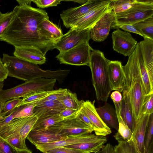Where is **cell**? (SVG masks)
<instances>
[{
	"instance_id": "26",
	"label": "cell",
	"mask_w": 153,
	"mask_h": 153,
	"mask_svg": "<svg viewBox=\"0 0 153 153\" xmlns=\"http://www.w3.org/2000/svg\"><path fill=\"white\" fill-rule=\"evenodd\" d=\"M38 28L43 31L48 37L56 41L63 35L61 28L54 24L49 19H45L38 25Z\"/></svg>"
},
{
	"instance_id": "56",
	"label": "cell",
	"mask_w": 153,
	"mask_h": 153,
	"mask_svg": "<svg viewBox=\"0 0 153 153\" xmlns=\"http://www.w3.org/2000/svg\"><path fill=\"white\" fill-rule=\"evenodd\" d=\"M0 153H2V152H1L0 151Z\"/></svg>"
},
{
	"instance_id": "47",
	"label": "cell",
	"mask_w": 153,
	"mask_h": 153,
	"mask_svg": "<svg viewBox=\"0 0 153 153\" xmlns=\"http://www.w3.org/2000/svg\"><path fill=\"white\" fill-rule=\"evenodd\" d=\"M77 116L85 124L92 128L94 131V127L89 119L82 112L80 109L77 115Z\"/></svg>"
},
{
	"instance_id": "33",
	"label": "cell",
	"mask_w": 153,
	"mask_h": 153,
	"mask_svg": "<svg viewBox=\"0 0 153 153\" xmlns=\"http://www.w3.org/2000/svg\"><path fill=\"white\" fill-rule=\"evenodd\" d=\"M55 91V90H53L52 91H39L32 93L23 98L17 107L25 105L33 104L51 94Z\"/></svg>"
},
{
	"instance_id": "29",
	"label": "cell",
	"mask_w": 153,
	"mask_h": 153,
	"mask_svg": "<svg viewBox=\"0 0 153 153\" xmlns=\"http://www.w3.org/2000/svg\"><path fill=\"white\" fill-rule=\"evenodd\" d=\"M133 26L143 37L153 39V16L136 23Z\"/></svg>"
},
{
	"instance_id": "43",
	"label": "cell",
	"mask_w": 153,
	"mask_h": 153,
	"mask_svg": "<svg viewBox=\"0 0 153 153\" xmlns=\"http://www.w3.org/2000/svg\"><path fill=\"white\" fill-rule=\"evenodd\" d=\"M44 153H89L74 149L65 147H58L48 150Z\"/></svg>"
},
{
	"instance_id": "37",
	"label": "cell",
	"mask_w": 153,
	"mask_h": 153,
	"mask_svg": "<svg viewBox=\"0 0 153 153\" xmlns=\"http://www.w3.org/2000/svg\"><path fill=\"white\" fill-rule=\"evenodd\" d=\"M67 88H60L55 91L51 94L40 100L33 104L35 106L46 101H54L59 100L66 92Z\"/></svg>"
},
{
	"instance_id": "35",
	"label": "cell",
	"mask_w": 153,
	"mask_h": 153,
	"mask_svg": "<svg viewBox=\"0 0 153 153\" xmlns=\"http://www.w3.org/2000/svg\"><path fill=\"white\" fill-rule=\"evenodd\" d=\"M114 147L116 153H136L131 140L128 141L118 142Z\"/></svg>"
},
{
	"instance_id": "11",
	"label": "cell",
	"mask_w": 153,
	"mask_h": 153,
	"mask_svg": "<svg viewBox=\"0 0 153 153\" xmlns=\"http://www.w3.org/2000/svg\"><path fill=\"white\" fill-rule=\"evenodd\" d=\"M104 1L88 0L80 6L63 10L60 16L63 25L66 28H71L78 19L102 3Z\"/></svg>"
},
{
	"instance_id": "6",
	"label": "cell",
	"mask_w": 153,
	"mask_h": 153,
	"mask_svg": "<svg viewBox=\"0 0 153 153\" xmlns=\"http://www.w3.org/2000/svg\"><path fill=\"white\" fill-rule=\"evenodd\" d=\"M129 8L114 15V20L111 28L123 25H133L153 16V4H145L134 0Z\"/></svg>"
},
{
	"instance_id": "51",
	"label": "cell",
	"mask_w": 153,
	"mask_h": 153,
	"mask_svg": "<svg viewBox=\"0 0 153 153\" xmlns=\"http://www.w3.org/2000/svg\"><path fill=\"white\" fill-rule=\"evenodd\" d=\"M16 1L19 4V5H29L30 6L32 0H17Z\"/></svg>"
},
{
	"instance_id": "46",
	"label": "cell",
	"mask_w": 153,
	"mask_h": 153,
	"mask_svg": "<svg viewBox=\"0 0 153 153\" xmlns=\"http://www.w3.org/2000/svg\"><path fill=\"white\" fill-rule=\"evenodd\" d=\"M0 151L2 153H18L17 150L0 138Z\"/></svg>"
},
{
	"instance_id": "55",
	"label": "cell",
	"mask_w": 153,
	"mask_h": 153,
	"mask_svg": "<svg viewBox=\"0 0 153 153\" xmlns=\"http://www.w3.org/2000/svg\"><path fill=\"white\" fill-rule=\"evenodd\" d=\"M4 85L3 81H0V92L3 90V88L4 86Z\"/></svg>"
},
{
	"instance_id": "13",
	"label": "cell",
	"mask_w": 153,
	"mask_h": 153,
	"mask_svg": "<svg viewBox=\"0 0 153 153\" xmlns=\"http://www.w3.org/2000/svg\"><path fill=\"white\" fill-rule=\"evenodd\" d=\"M111 1L105 0L102 3L78 19L71 28L79 30L90 29L108 11V5Z\"/></svg>"
},
{
	"instance_id": "36",
	"label": "cell",
	"mask_w": 153,
	"mask_h": 153,
	"mask_svg": "<svg viewBox=\"0 0 153 153\" xmlns=\"http://www.w3.org/2000/svg\"><path fill=\"white\" fill-rule=\"evenodd\" d=\"M3 140L16 150L28 149L26 144L23 142L19 134L14 135Z\"/></svg>"
},
{
	"instance_id": "27",
	"label": "cell",
	"mask_w": 153,
	"mask_h": 153,
	"mask_svg": "<svg viewBox=\"0 0 153 153\" xmlns=\"http://www.w3.org/2000/svg\"><path fill=\"white\" fill-rule=\"evenodd\" d=\"M63 120L59 114L40 117L38 118L31 130L45 129Z\"/></svg>"
},
{
	"instance_id": "38",
	"label": "cell",
	"mask_w": 153,
	"mask_h": 153,
	"mask_svg": "<svg viewBox=\"0 0 153 153\" xmlns=\"http://www.w3.org/2000/svg\"><path fill=\"white\" fill-rule=\"evenodd\" d=\"M153 113V93L146 96L142 105L141 114Z\"/></svg>"
},
{
	"instance_id": "44",
	"label": "cell",
	"mask_w": 153,
	"mask_h": 153,
	"mask_svg": "<svg viewBox=\"0 0 153 153\" xmlns=\"http://www.w3.org/2000/svg\"><path fill=\"white\" fill-rule=\"evenodd\" d=\"M25 105L17 107L9 115L0 117V127L7 124L14 119L16 115L23 108Z\"/></svg>"
},
{
	"instance_id": "25",
	"label": "cell",
	"mask_w": 153,
	"mask_h": 153,
	"mask_svg": "<svg viewBox=\"0 0 153 153\" xmlns=\"http://www.w3.org/2000/svg\"><path fill=\"white\" fill-rule=\"evenodd\" d=\"M138 64L140 74L144 85L146 95L153 93V84L150 81L144 63L143 51L139 43L136 45Z\"/></svg>"
},
{
	"instance_id": "15",
	"label": "cell",
	"mask_w": 153,
	"mask_h": 153,
	"mask_svg": "<svg viewBox=\"0 0 153 153\" xmlns=\"http://www.w3.org/2000/svg\"><path fill=\"white\" fill-rule=\"evenodd\" d=\"M114 15L108 10L90 29L91 39L95 42H101L107 38L114 21Z\"/></svg>"
},
{
	"instance_id": "28",
	"label": "cell",
	"mask_w": 153,
	"mask_h": 153,
	"mask_svg": "<svg viewBox=\"0 0 153 153\" xmlns=\"http://www.w3.org/2000/svg\"><path fill=\"white\" fill-rule=\"evenodd\" d=\"M59 101L66 108L79 110L84 101L79 100L76 93L72 92L69 89L67 90L66 93Z\"/></svg>"
},
{
	"instance_id": "41",
	"label": "cell",
	"mask_w": 153,
	"mask_h": 153,
	"mask_svg": "<svg viewBox=\"0 0 153 153\" xmlns=\"http://www.w3.org/2000/svg\"><path fill=\"white\" fill-rule=\"evenodd\" d=\"M25 107L15 116L14 118L26 117L33 116L34 114L33 104L25 105Z\"/></svg>"
},
{
	"instance_id": "16",
	"label": "cell",
	"mask_w": 153,
	"mask_h": 153,
	"mask_svg": "<svg viewBox=\"0 0 153 153\" xmlns=\"http://www.w3.org/2000/svg\"><path fill=\"white\" fill-rule=\"evenodd\" d=\"M108 72L111 91H123L126 84V78L121 62L118 61L110 60Z\"/></svg>"
},
{
	"instance_id": "23",
	"label": "cell",
	"mask_w": 153,
	"mask_h": 153,
	"mask_svg": "<svg viewBox=\"0 0 153 153\" xmlns=\"http://www.w3.org/2000/svg\"><path fill=\"white\" fill-rule=\"evenodd\" d=\"M96 110L101 120L108 127L118 130V120L115 110L113 107L106 103L103 106L96 108Z\"/></svg>"
},
{
	"instance_id": "50",
	"label": "cell",
	"mask_w": 153,
	"mask_h": 153,
	"mask_svg": "<svg viewBox=\"0 0 153 153\" xmlns=\"http://www.w3.org/2000/svg\"><path fill=\"white\" fill-rule=\"evenodd\" d=\"M96 153H116L114 147L109 143L104 145Z\"/></svg>"
},
{
	"instance_id": "53",
	"label": "cell",
	"mask_w": 153,
	"mask_h": 153,
	"mask_svg": "<svg viewBox=\"0 0 153 153\" xmlns=\"http://www.w3.org/2000/svg\"><path fill=\"white\" fill-rule=\"evenodd\" d=\"M74 1L78 3L81 4L82 5L85 3L87 1V0H73V1Z\"/></svg>"
},
{
	"instance_id": "21",
	"label": "cell",
	"mask_w": 153,
	"mask_h": 153,
	"mask_svg": "<svg viewBox=\"0 0 153 153\" xmlns=\"http://www.w3.org/2000/svg\"><path fill=\"white\" fill-rule=\"evenodd\" d=\"M65 108L59 100L46 101L35 106L34 114L38 118L59 114Z\"/></svg>"
},
{
	"instance_id": "49",
	"label": "cell",
	"mask_w": 153,
	"mask_h": 153,
	"mask_svg": "<svg viewBox=\"0 0 153 153\" xmlns=\"http://www.w3.org/2000/svg\"><path fill=\"white\" fill-rule=\"evenodd\" d=\"M8 71L0 58V81H4L8 76Z\"/></svg>"
},
{
	"instance_id": "20",
	"label": "cell",
	"mask_w": 153,
	"mask_h": 153,
	"mask_svg": "<svg viewBox=\"0 0 153 153\" xmlns=\"http://www.w3.org/2000/svg\"><path fill=\"white\" fill-rule=\"evenodd\" d=\"M14 56L29 62L42 65L46 61L45 56L39 49L33 47L15 48Z\"/></svg>"
},
{
	"instance_id": "19",
	"label": "cell",
	"mask_w": 153,
	"mask_h": 153,
	"mask_svg": "<svg viewBox=\"0 0 153 153\" xmlns=\"http://www.w3.org/2000/svg\"><path fill=\"white\" fill-rule=\"evenodd\" d=\"M150 115L141 114L132 132L131 140L136 153H143V145Z\"/></svg>"
},
{
	"instance_id": "1",
	"label": "cell",
	"mask_w": 153,
	"mask_h": 153,
	"mask_svg": "<svg viewBox=\"0 0 153 153\" xmlns=\"http://www.w3.org/2000/svg\"><path fill=\"white\" fill-rule=\"evenodd\" d=\"M9 25L0 37V40L16 47H33L45 56L54 49L55 41L49 39L38 25L44 19H49L44 10L29 5H17L13 10Z\"/></svg>"
},
{
	"instance_id": "30",
	"label": "cell",
	"mask_w": 153,
	"mask_h": 153,
	"mask_svg": "<svg viewBox=\"0 0 153 153\" xmlns=\"http://www.w3.org/2000/svg\"><path fill=\"white\" fill-rule=\"evenodd\" d=\"M153 113L150 115L145 135L143 153H153Z\"/></svg>"
},
{
	"instance_id": "18",
	"label": "cell",
	"mask_w": 153,
	"mask_h": 153,
	"mask_svg": "<svg viewBox=\"0 0 153 153\" xmlns=\"http://www.w3.org/2000/svg\"><path fill=\"white\" fill-rule=\"evenodd\" d=\"M99 135L88 134L77 136H68L66 138L55 142L39 145L36 146L40 151L44 153L54 148L64 147L93 140Z\"/></svg>"
},
{
	"instance_id": "2",
	"label": "cell",
	"mask_w": 153,
	"mask_h": 153,
	"mask_svg": "<svg viewBox=\"0 0 153 153\" xmlns=\"http://www.w3.org/2000/svg\"><path fill=\"white\" fill-rule=\"evenodd\" d=\"M1 61L8 71V76L25 82L36 78H45L55 79L61 82L70 72L68 69L44 70L38 65L6 53L3 54Z\"/></svg>"
},
{
	"instance_id": "45",
	"label": "cell",
	"mask_w": 153,
	"mask_h": 153,
	"mask_svg": "<svg viewBox=\"0 0 153 153\" xmlns=\"http://www.w3.org/2000/svg\"><path fill=\"white\" fill-rule=\"evenodd\" d=\"M79 110L66 108L59 114L63 120L72 118L76 117Z\"/></svg>"
},
{
	"instance_id": "34",
	"label": "cell",
	"mask_w": 153,
	"mask_h": 153,
	"mask_svg": "<svg viewBox=\"0 0 153 153\" xmlns=\"http://www.w3.org/2000/svg\"><path fill=\"white\" fill-rule=\"evenodd\" d=\"M22 99L19 98H16L4 102L2 112L0 115V117L6 116L11 114L17 107Z\"/></svg>"
},
{
	"instance_id": "5",
	"label": "cell",
	"mask_w": 153,
	"mask_h": 153,
	"mask_svg": "<svg viewBox=\"0 0 153 153\" xmlns=\"http://www.w3.org/2000/svg\"><path fill=\"white\" fill-rule=\"evenodd\" d=\"M56 80L39 78L26 82L10 89L3 90L0 92V100L4 103L11 99L23 98L34 93L53 90Z\"/></svg>"
},
{
	"instance_id": "22",
	"label": "cell",
	"mask_w": 153,
	"mask_h": 153,
	"mask_svg": "<svg viewBox=\"0 0 153 153\" xmlns=\"http://www.w3.org/2000/svg\"><path fill=\"white\" fill-rule=\"evenodd\" d=\"M122 92L120 117L132 132L136 122L134 117L129 95L125 90Z\"/></svg>"
},
{
	"instance_id": "17",
	"label": "cell",
	"mask_w": 153,
	"mask_h": 153,
	"mask_svg": "<svg viewBox=\"0 0 153 153\" xmlns=\"http://www.w3.org/2000/svg\"><path fill=\"white\" fill-rule=\"evenodd\" d=\"M65 136L56 133L50 127L39 131L31 130L26 138L35 146L65 139Z\"/></svg>"
},
{
	"instance_id": "3",
	"label": "cell",
	"mask_w": 153,
	"mask_h": 153,
	"mask_svg": "<svg viewBox=\"0 0 153 153\" xmlns=\"http://www.w3.org/2000/svg\"><path fill=\"white\" fill-rule=\"evenodd\" d=\"M123 67L126 78L124 90L129 95L134 117L136 122L141 116L142 106L146 96L138 64L136 46Z\"/></svg>"
},
{
	"instance_id": "40",
	"label": "cell",
	"mask_w": 153,
	"mask_h": 153,
	"mask_svg": "<svg viewBox=\"0 0 153 153\" xmlns=\"http://www.w3.org/2000/svg\"><path fill=\"white\" fill-rule=\"evenodd\" d=\"M13 13V11L2 13L0 11V37L10 24Z\"/></svg>"
},
{
	"instance_id": "54",
	"label": "cell",
	"mask_w": 153,
	"mask_h": 153,
	"mask_svg": "<svg viewBox=\"0 0 153 153\" xmlns=\"http://www.w3.org/2000/svg\"><path fill=\"white\" fill-rule=\"evenodd\" d=\"M4 103L3 102L0 100V115L2 112V108Z\"/></svg>"
},
{
	"instance_id": "39",
	"label": "cell",
	"mask_w": 153,
	"mask_h": 153,
	"mask_svg": "<svg viewBox=\"0 0 153 153\" xmlns=\"http://www.w3.org/2000/svg\"><path fill=\"white\" fill-rule=\"evenodd\" d=\"M110 97L114 103L119 122L120 117V112L122 104V94L120 92L115 91L111 93Z\"/></svg>"
},
{
	"instance_id": "10",
	"label": "cell",
	"mask_w": 153,
	"mask_h": 153,
	"mask_svg": "<svg viewBox=\"0 0 153 153\" xmlns=\"http://www.w3.org/2000/svg\"><path fill=\"white\" fill-rule=\"evenodd\" d=\"M90 29L82 30L71 28L66 33L56 41L55 48L61 52L70 49L82 43L88 42L91 39Z\"/></svg>"
},
{
	"instance_id": "42",
	"label": "cell",
	"mask_w": 153,
	"mask_h": 153,
	"mask_svg": "<svg viewBox=\"0 0 153 153\" xmlns=\"http://www.w3.org/2000/svg\"><path fill=\"white\" fill-rule=\"evenodd\" d=\"M63 0H32L39 8H45L51 7L56 6L60 4Z\"/></svg>"
},
{
	"instance_id": "48",
	"label": "cell",
	"mask_w": 153,
	"mask_h": 153,
	"mask_svg": "<svg viewBox=\"0 0 153 153\" xmlns=\"http://www.w3.org/2000/svg\"><path fill=\"white\" fill-rule=\"evenodd\" d=\"M121 28L126 31L132 32L143 36L132 25H123L116 27L114 29Z\"/></svg>"
},
{
	"instance_id": "32",
	"label": "cell",
	"mask_w": 153,
	"mask_h": 153,
	"mask_svg": "<svg viewBox=\"0 0 153 153\" xmlns=\"http://www.w3.org/2000/svg\"><path fill=\"white\" fill-rule=\"evenodd\" d=\"M117 131L114 137L118 142L128 141L131 140L132 132L120 117Z\"/></svg>"
},
{
	"instance_id": "52",
	"label": "cell",
	"mask_w": 153,
	"mask_h": 153,
	"mask_svg": "<svg viewBox=\"0 0 153 153\" xmlns=\"http://www.w3.org/2000/svg\"><path fill=\"white\" fill-rule=\"evenodd\" d=\"M136 1L142 3L149 4H153V0H136Z\"/></svg>"
},
{
	"instance_id": "12",
	"label": "cell",
	"mask_w": 153,
	"mask_h": 153,
	"mask_svg": "<svg viewBox=\"0 0 153 153\" xmlns=\"http://www.w3.org/2000/svg\"><path fill=\"white\" fill-rule=\"evenodd\" d=\"M111 37L114 50L126 56L133 53L137 43L131 34L119 29L112 33Z\"/></svg>"
},
{
	"instance_id": "8",
	"label": "cell",
	"mask_w": 153,
	"mask_h": 153,
	"mask_svg": "<svg viewBox=\"0 0 153 153\" xmlns=\"http://www.w3.org/2000/svg\"><path fill=\"white\" fill-rule=\"evenodd\" d=\"M93 50L89 42H85L67 51L59 52L56 58L60 64L89 66L91 51Z\"/></svg>"
},
{
	"instance_id": "7",
	"label": "cell",
	"mask_w": 153,
	"mask_h": 153,
	"mask_svg": "<svg viewBox=\"0 0 153 153\" xmlns=\"http://www.w3.org/2000/svg\"><path fill=\"white\" fill-rule=\"evenodd\" d=\"M38 118L35 114L32 116L15 118L7 124L0 127V138L3 140L19 134L24 144L28 134Z\"/></svg>"
},
{
	"instance_id": "14",
	"label": "cell",
	"mask_w": 153,
	"mask_h": 153,
	"mask_svg": "<svg viewBox=\"0 0 153 153\" xmlns=\"http://www.w3.org/2000/svg\"><path fill=\"white\" fill-rule=\"evenodd\" d=\"M94 101L93 102L88 100L84 101L80 109L93 124L95 134L105 136L111 134V130L99 116L94 105Z\"/></svg>"
},
{
	"instance_id": "31",
	"label": "cell",
	"mask_w": 153,
	"mask_h": 153,
	"mask_svg": "<svg viewBox=\"0 0 153 153\" xmlns=\"http://www.w3.org/2000/svg\"><path fill=\"white\" fill-rule=\"evenodd\" d=\"M134 2V0H112L109 4L108 10L115 14L127 10Z\"/></svg>"
},
{
	"instance_id": "4",
	"label": "cell",
	"mask_w": 153,
	"mask_h": 153,
	"mask_svg": "<svg viewBox=\"0 0 153 153\" xmlns=\"http://www.w3.org/2000/svg\"><path fill=\"white\" fill-rule=\"evenodd\" d=\"M109 61L100 50L91 51L88 66L91 71L96 97L99 101L106 102L111 91L108 72Z\"/></svg>"
},
{
	"instance_id": "9",
	"label": "cell",
	"mask_w": 153,
	"mask_h": 153,
	"mask_svg": "<svg viewBox=\"0 0 153 153\" xmlns=\"http://www.w3.org/2000/svg\"><path fill=\"white\" fill-rule=\"evenodd\" d=\"M57 133L64 136H77L91 134L94 130L77 116L64 120L50 126Z\"/></svg>"
},
{
	"instance_id": "24",
	"label": "cell",
	"mask_w": 153,
	"mask_h": 153,
	"mask_svg": "<svg viewBox=\"0 0 153 153\" xmlns=\"http://www.w3.org/2000/svg\"><path fill=\"white\" fill-rule=\"evenodd\" d=\"M107 141L106 137L99 135L92 140L64 146L86 152L89 153H96L100 150Z\"/></svg>"
}]
</instances>
